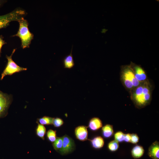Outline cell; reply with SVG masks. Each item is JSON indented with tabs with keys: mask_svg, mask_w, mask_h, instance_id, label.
Listing matches in <instances>:
<instances>
[{
	"mask_svg": "<svg viewBox=\"0 0 159 159\" xmlns=\"http://www.w3.org/2000/svg\"><path fill=\"white\" fill-rule=\"evenodd\" d=\"M148 80L141 83L131 92V98L138 108L148 105L151 99V87Z\"/></svg>",
	"mask_w": 159,
	"mask_h": 159,
	"instance_id": "cell-1",
	"label": "cell"
},
{
	"mask_svg": "<svg viewBox=\"0 0 159 159\" xmlns=\"http://www.w3.org/2000/svg\"><path fill=\"white\" fill-rule=\"evenodd\" d=\"M120 76L123 85L130 92L141 83L135 78L130 65L121 67Z\"/></svg>",
	"mask_w": 159,
	"mask_h": 159,
	"instance_id": "cell-2",
	"label": "cell"
},
{
	"mask_svg": "<svg viewBox=\"0 0 159 159\" xmlns=\"http://www.w3.org/2000/svg\"><path fill=\"white\" fill-rule=\"evenodd\" d=\"M17 21L19 23V28L17 33L14 35L21 39L23 48L28 47L33 37V34L29 31L27 21L21 17Z\"/></svg>",
	"mask_w": 159,
	"mask_h": 159,
	"instance_id": "cell-3",
	"label": "cell"
},
{
	"mask_svg": "<svg viewBox=\"0 0 159 159\" xmlns=\"http://www.w3.org/2000/svg\"><path fill=\"white\" fill-rule=\"evenodd\" d=\"M15 50V49L13 50L10 56H6V58L8 61L7 63L5 69L1 74V80H2L6 75H11L15 73L27 70L26 68L19 66L12 60V56Z\"/></svg>",
	"mask_w": 159,
	"mask_h": 159,
	"instance_id": "cell-4",
	"label": "cell"
},
{
	"mask_svg": "<svg viewBox=\"0 0 159 159\" xmlns=\"http://www.w3.org/2000/svg\"><path fill=\"white\" fill-rule=\"evenodd\" d=\"M24 14V11L18 10L5 15L0 16V29L6 27L12 21H17Z\"/></svg>",
	"mask_w": 159,
	"mask_h": 159,
	"instance_id": "cell-5",
	"label": "cell"
},
{
	"mask_svg": "<svg viewBox=\"0 0 159 159\" xmlns=\"http://www.w3.org/2000/svg\"><path fill=\"white\" fill-rule=\"evenodd\" d=\"M62 147L59 153L62 155H64L72 152L75 148L74 140L66 135L62 137Z\"/></svg>",
	"mask_w": 159,
	"mask_h": 159,
	"instance_id": "cell-6",
	"label": "cell"
},
{
	"mask_svg": "<svg viewBox=\"0 0 159 159\" xmlns=\"http://www.w3.org/2000/svg\"><path fill=\"white\" fill-rule=\"evenodd\" d=\"M130 65L135 78L139 82L142 83L148 80L145 71L140 66L132 62H131Z\"/></svg>",
	"mask_w": 159,
	"mask_h": 159,
	"instance_id": "cell-7",
	"label": "cell"
},
{
	"mask_svg": "<svg viewBox=\"0 0 159 159\" xmlns=\"http://www.w3.org/2000/svg\"><path fill=\"white\" fill-rule=\"evenodd\" d=\"M87 127L84 125L77 127L74 130L75 136L76 138L81 141L87 140L88 138Z\"/></svg>",
	"mask_w": 159,
	"mask_h": 159,
	"instance_id": "cell-8",
	"label": "cell"
},
{
	"mask_svg": "<svg viewBox=\"0 0 159 159\" xmlns=\"http://www.w3.org/2000/svg\"><path fill=\"white\" fill-rule=\"evenodd\" d=\"M9 103L8 96L0 91V116L5 112Z\"/></svg>",
	"mask_w": 159,
	"mask_h": 159,
	"instance_id": "cell-9",
	"label": "cell"
},
{
	"mask_svg": "<svg viewBox=\"0 0 159 159\" xmlns=\"http://www.w3.org/2000/svg\"><path fill=\"white\" fill-rule=\"evenodd\" d=\"M159 143L157 141L153 143L148 148V154L153 159H159Z\"/></svg>",
	"mask_w": 159,
	"mask_h": 159,
	"instance_id": "cell-10",
	"label": "cell"
},
{
	"mask_svg": "<svg viewBox=\"0 0 159 159\" xmlns=\"http://www.w3.org/2000/svg\"><path fill=\"white\" fill-rule=\"evenodd\" d=\"M102 124L101 120L98 118L94 117L90 120L88 127L93 131H95L102 127Z\"/></svg>",
	"mask_w": 159,
	"mask_h": 159,
	"instance_id": "cell-11",
	"label": "cell"
},
{
	"mask_svg": "<svg viewBox=\"0 0 159 159\" xmlns=\"http://www.w3.org/2000/svg\"><path fill=\"white\" fill-rule=\"evenodd\" d=\"M144 153V150L141 146L136 145L134 146L131 151L132 157L135 159L139 158L143 156Z\"/></svg>",
	"mask_w": 159,
	"mask_h": 159,
	"instance_id": "cell-12",
	"label": "cell"
},
{
	"mask_svg": "<svg viewBox=\"0 0 159 159\" xmlns=\"http://www.w3.org/2000/svg\"><path fill=\"white\" fill-rule=\"evenodd\" d=\"M92 146L94 148L99 149L102 148L104 144V141L102 137L98 136L89 140Z\"/></svg>",
	"mask_w": 159,
	"mask_h": 159,
	"instance_id": "cell-13",
	"label": "cell"
},
{
	"mask_svg": "<svg viewBox=\"0 0 159 159\" xmlns=\"http://www.w3.org/2000/svg\"><path fill=\"white\" fill-rule=\"evenodd\" d=\"M72 48L70 53L66 56L63 60V63L64 68L69 69L72 68L74 65V63L72 54Z\"/></svg>",
	"mask_w": 159,
	"mask_h": 159,
	"instance_id": "cell-14",
	"label": "cell"
},
{
	"mask_svg": "<svg viewBox=\"0 0 159 159\" xmlns=\"http://www.w3.org/2000/svg\"><path fill=\"white\" fill-rule=\"evenodd\" d=\"M102 130L103 136L106 138L111 137L113 134V126L110 124H107L103 126Z\"/></svg>",
	"mask_w": 159,
	"mask_h": 159,
	"instance_id": "cell-15",
	"label": "cell"
},
{
	"mask_svg": "<svg viewBox=\"0 0 159 159\" xmlns=\"http://www.w3.org/2000/svg\"><path fill=\"white\" fill-rule=\"evenodd\" d=\"M52 145L56 150L60 152L63 145L62 137H57L55 141L53 142Z\"/></svg>",
	"mask_w": 159,
	"mask_h": 159,
	"instance_id": "cell-16",
	"label": "cell"
},
{
	"mask_svg": "<svg viewBox=\"0 0 159 159\" xmlns=\"http://www.w3.org/2000/svg\"><path fill=\"white\" fill-rule=\"evenodd\" d=\"M46 132V128L43 125L40 124L38 125L36 129V133L38 137L44 140Z\"/></svg>",
	"mask_w": 159,
	"mask_h": 159,
	"instance_id": "cell-17",
	"label": "cell"
},
{
	"mask_svg": "<svg viewBox=\"0 0 159 159\" xmlns=\"http://www.w3.org/2000/svg\"><path fill=\"white\" fill-rule=\"evenodd\" d=\"M54 118L48 116H44L38 119L39 122L42 125H49L52 124Z\"/></svg>",
	"mask_w": 159,
	"mask_h": 159,
	"instance_id": "cell-18",
	"label": "cell"
},
{
	"mask_svg": "<svg viewBox=\"0 0 159 159\" xmlns=\"http://www.w3.org/2000/svg\"><path fill=\"white\" fill-rule=\"evenodd\" d=\"M47 135L48 140L52 143L54 142L57 138L56 131L52 129H50L48 131Z\"/></svg>",
	"mask_w": 159,
	"mask_h": 159,
	"instance_id": "cell-19",
	"label": "cell"
},
{
	"mask_svg": "<svg viewBox=\"0 0 159 159\" xmlns=\"http://www.w3.org/2000/svg\"><path fill=\"white\" fill-rule=\"evenodd\" d=\"M108 148L111 151L114 152L117 150L119 147L118 142L115 140L110 141L108 145Z\"/></svg>",
	"mask_w": 159,
	"mask_h": 159,
	"instance_id": "cell-20",
	"label": "cell"
},
{
	"mask_svg": "<svg viewBox=\"0 0 159 159\" xmlns=\"http://www.w3.org/2000/svg\"><path fill=\"white\" fill-rule=\"evenodd\" d=\"M125 134L122 132L119 131L116 132L114 134V138L118 142L124 141Z\"/></svg>",
	"mask_w": 159,
	"mask_h": 159,
	"instance_id": "cell-21",
	"label": "cell"
},
{
	"mask_svg": "<svg viewBox=\"0 0 159 159\" xmlns=\"http://www.w3.org/2000/svg\"><path fill=\"white\" fill-rule=\"evenodd\" d=\"M64 123L63 120L61 118L57 117L54 118L52 124L55 127H59L62 125Z\"/></svg>",
	"mask_w": 159,
	"mask_h": 159,
	"instance_id": "cell-22",
	"label": "cell"
},
{
	"mask_svg": "<svg viewBox=\"0 0 159 159\" xmlns=\"http://www.w3.org/2000/svg\"><path fill=\"white\" fill-rule=\"evenodd\" d=\"M139 140V138L138 135L135 133L131 134L130 143L133 144H136Z\"/></svg>",
	"mask_w": 159,
	"mask_h": 159,
	"instance_id": "cell-23",
	"label": "cell"
},
{
	"mask_svg": "<svg viewBox=\"0 0 159 159\" xmlns=\"http://www.w3.org/2000/svg\"><path fill=\"white\" fill-rule=\"evenodd\" d=\"M131 139V134L127 133L125 134L124 141L126 142H130Z\"/></svg>",
	"mask_w": 159,
	"mask_h": 159,
	"instance_id": "cell-24",
	"label": "cell"
},
{
	"mask_svg": "<svg viewBox=\"0 0 159 159\" xmlns=\"http://www.w3.org/2000/svg\"><path fill=\"white\" fill-rule=\"evenodd\" d=\"M5 43L4 41L1 37H0V54L1 52V49L3 45Z\"/></svg>",
	"mask_w": 159,
	"mask_h": 159,
	"instance_id": "cell-25",
	"label": "cell"
}]
</instances>
